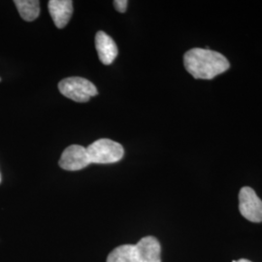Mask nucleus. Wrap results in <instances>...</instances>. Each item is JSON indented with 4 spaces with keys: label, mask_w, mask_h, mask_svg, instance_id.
<instances>
[{
    "label": "nucleus",
    "mask_w": 262,
    "mask_h": 262,
    "mask_svg": "<svg viewBox=\"0 0 262 262\" xmlns=\"http://www.w3.org/2000/svg\"><path fill=\"white\" fill-rule=\"evenodd\" d=\"M187 72L194 79L211 80L227 71L230 63L221 53L212 50L194 48L184 56Z\"/></svg>",
    "instance_id": "1"
},
{
    "label": "nucleus",
    "mask_w": 262,
    "mask_h": 262,
    "mask_svg": "<svg viewBox=\"0 0 262 262\" xmlns=\"http://www.w3.org/2000/svg\"><path fill=\"white\" fill-rule=\"evenodd\" d=\"M161 247L154 236H146L135 245H122L109 253L106 262H161Z\"/></svg>",
    "instance_id": "2"
},
{
    "label": "nucleus",
    "mask_w": 262,
    "mask_h": 262,
    "mask_svg": "<svg viewBox=\"0 0 262 262\" xmlns=\"http://www.w3.org/2000/svg\"><path fill=\"white\" fill-rule=\"evenodd\" d=\"M86 152L91 164L115 163L120 161L124 155V150L121 144L105 138L91 144L86 148Z\"/></svg>",
    "instance_id": "3"
},
{
    "label": "nucleus",
    "mask_w": 262,
    "mask_h": 262,
    "mask_svg": "<svg viewBox=\"0 0 262 262\" xmlns=\"http://www.w3.org/2000/svg\"><path fill=\"white\" fill-rule=\"evenodd\" d=\"M60 94L76 102H86L98 94L96 86L82 77H69L58 84Z\"/></svg>",
    "instance_id": "4"
},
{
    "label": "nucleus",
    "mask_w": 262,
    "mask_h": 262,
    "mask_svg": "<svg viewBox=\"0 0 262 262\" xmlns=\"http://www.w3.org/2000/svg\"><path fill=\"white\" fill-rule=\"evenodd\" d=\"M239 210L252 223L262 222V201L252 187H244L239 192Z\"/></svg>",
    "instance_id": "5"
},
{
    "label": "nucleus",
    "mask_w": 262,
    "mask_h": 262,
    "mask_svg": "<svg viewBox=\"0 0 262 262\" xmlns=\"http://www.w3.org/2000/svg\"><path fill=\"white\" fill-rule=\"evenodd\" d=\"M58 164L67 171H78L85 168L91 164L86 148L80 145L69 146L63 150Z\"/></svg>",
    "instance_id": "6"
},
{
    "label": "nucleus",
    "mask_w": 262,
    "mask_h": 262,
    "mask_svg": "<svg viewBox=\"0 0 262 262\" xmlns=\"http://www.w3.org/2000/svg\"><path fill=\"white\" fill-rule=\"evenodd\" d=\"M48 7L56 28H64L73 14V2L71 0H51Z\"/></svg>",
    "instance_id": "7"
},
{
    "label": "nucleus",
    "mask_w": 262,
    "mask_h": 262,
    "mask_svg": "<svg viewBox=\"0 0 262 262\" xmlns=\"http://www.w3.org/2000/svg\"><path fill=\"white\" fill-rule=\"evenodd\" d=\"M95 48L100 61L105 66L111 64L119 53L115 41L103 31L96 33Z\"/></svg>",
    "instance_id": "8"
},
{
    "label": "nucleus",
    "mask_w": 262,
    "mask_h": 262,
    "mask_svg": "<svg viewBox=\"0 0 262 262\" xmlns=\"http://www.w3.org/2000/svg\"><path fill=\"white\" fill-rule=\"evenodd\" d=\"M19 16L27 21L36 19L40 14V2L38 0H15Z\"/></svg>",
    "instance_id": "9"
},
{
    "label": "nucleus",
    "mask_w": 262,
    "mask_h": 262,
    "mask_svg": "<svg viewBox=\"0 0 262 262\" xmlns=\"http://www.w3.org/2000/svg\"><path fill=\"white\" fill-rule=\"evenodd\" d=\"M127 4H128V2L126 0H115L114 1L115 8L117 9V11H119L120 13H124L126 11Z\"/></svg>",
    "instance_id": "10"
},
{
    "label": "nucleus",
    "mask_w": 262,
    "mask_h": 262,
    "mask_svg": "<svg viewBox=\"0 0 262 262\" xmlns=\"http://www.w3.org/2000/svg\"><path fill=\"white\" fill-rule=\"evenodd\" d=\"M237 262H252V261H250V260H248V259H245V258H242V259H239V260H237Z\"/></svg>",
    "instance_id": "11"
},
{
    "label": "nucleus",
    "mask_w": 262,
    "mask_h": 262,
    "mask_svg": "<svg viewBox=\"0 0 262 262\" xmlns=\"http://www.w3.org/2000/svg\"><path fill=\"white\" fill-rule=\"evenodd\" d=\"M0 183H1V174H0Z\"/></svg>",
    "instance_id": "12"
},
{
    "label": "nucleus",
    "mask_w": 262,
    "mask_h": 262,
    "mask_svg": "<svg viewBox=\"0 0 262 262\" xmlns=\"http://www.w3.org/2000/svg\"><path fill=\"white\" fill-rule=\"evenodd\" d=\"M232 262H237V260H232Z\"/></svg>",
    "instance_id": "13"
},
{
    "label": "nucleus",
    "mask_w": 262,
    "mask_h": 262,
    "mask_svg": "<svg viewBox=\"0 0 262 262\" xmlns=\"http://www.w3.org/2000/svg\"><path fill=\"white\" fill-rule=\"evenodd\" d=\"M0 80H1V79H0Z\"/></svg>",
    "instance_id": "14"
}]
</instances>
